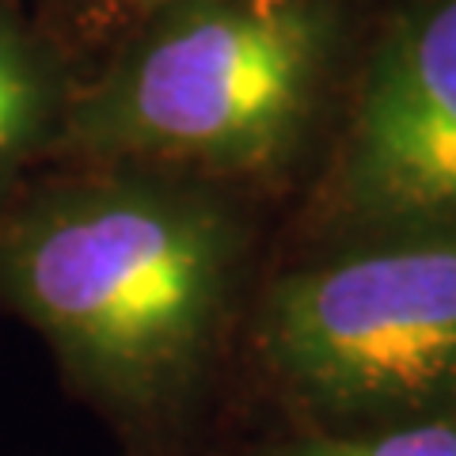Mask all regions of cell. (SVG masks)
Segmentation results:
<instances>
[{
    "label": "cell",
    "instance_id": "obj_3",
    "mask_svg": "<svg viewBox=\"0 0 456 456\" xmlns=\"http://www.w3.org/2000/svg\"><path fill=\"white\" fill-rule=\"evenodd\" d=\"M248 358L305 430L456 411V228L338 240L259 293Z\"/></svg>",
    "mask_w": 456,
    "mask_h": 456
},
{
    "label": "cell",
    "instance_id": "obj_4",
    "mask_svg": "<svg viewBox=\"0 0 456 456\" xmlns=\"http://www.w3.org/2000/svg\"><path fill=\"white\" fill-rule=\"evenodd\" d=\"M312 217L331 244L456 228V0H419L384 35Z\"/></svg>",
    "mask_w": 456,
    "mask_h": 456
},
{
    "label": "cell",
    "instance_id": "obj_7",
    "mask_svg": "<svg viewBox=\"0 0 456 456\" xmlns=\"http://www.w3.org/2000/svg\"><path fill=\"white\" fill-rule=\"evenodd\" d=\"M118 456H206V452H194L187 441V445H164V449H122Z\"/></svg>",
    "mask_w": 456,
    "mask_h": 456
},
{
    "label": "cell",
    "instance_id": "obj_5",
    "mask_svg": "<svg viewBox=\"0 0 456 456\" xmlns=\"http://www.w3.org/2000/svg\"><path fill=\"white\" fill-rule=\"evenodd\" d=\"M65 110L53 73L8 20H0V198L23 187V171L57 145Z\"/></svg>",
    "mask_w": 456,
    "mask_h": 456
},
{
    "label": "cell",
    "instance_id": "obj_6",
    "mask_svg": "<svg viewBox=\"0 0 456 456\" xmlns=\"http://www.w3.org/2000/svg\"><path fill=\"white\" fill-rule=\"evenodd\" d=\"M240 456H456V411L354 430L281 426Z\"/></svg>",
    "mask_w": 456,
    "mask_h": 456
},
{
    "label": "cell",
    "instance_id": "obj_2",
    "mask_svg": "<svg viewBox=\"0 0 456 456\" xmlns=\"http://www.w3.org/2000/svg\"><path fill=\"white\" fill-rule=\"evenodd\" d=\"M331 50L323 0H179L61 118L57 152L266 179L301 152Z\"/></svg>",
    "mask_w": 456,
    "mask_h": 456
},
{
    "label": "cell",
    "instance_id": "obj_1",
    "mask_svg": "<svg viewBox=\"0 0 456 456\" xmlns=\"http://www.w3.org/2000/svg\"><path fill=\"white\" fill-rule=\"evenodd\" d=\"M248 228L206 179L88 171L0 198V308L122 449L187 445L236 327Z\"/></svg>",
    "mask_w": 456,
    "mask_h": 456
},
{
    "label": "cell",
    "instance_id": "obj_8",
    "mask_svg": "<svg viewBox=\"0 0 456 456\" xmlns=\"http://www.w3.org/2000/svg\"><path fill=\"white\" fill-rule=\"evenodd\" d=\"M126 4H141V8H167V4H179V0H126Z\"/></svg>",
    "mask_w": 456,
    "mask_h": 456
}]
</instances>
